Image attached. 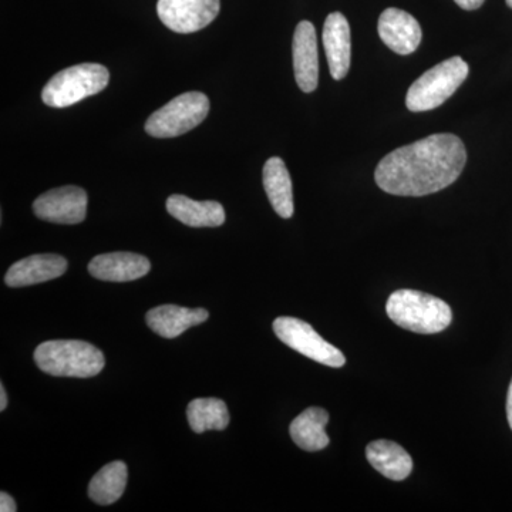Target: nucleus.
I'll return each instance as SVG.
<instances>
[{
    "label": "nucleus",
    "instance_id": "obj_1",
    "mask_svg": "<svg viewBox=\"0 0 512 512\" xmlns=\"http://www.w3.org/2000/svg\"><path fill=\"white\" fill-rule=\"evenodd\" d=\"M466 163L463 140L433 134L387 154L376 167L375 181L387 194L424 197L456 183Z\"/></svg>",
    "mask_w": 512,
    "mask_h": 512
},
{
    "label": "nucleus",
    "instance_id": "obj_2",
    "mask_svg": "<svg viewBox=\"0 0 512 512\" xmlns=\"http://www.w3.org/2000/svg\"><path fill=\"white\" fill-rule=\"evenodd\" d=\"M386 312L397 326L420 335L443 332L453 320V312L446 302L413 289L393 292L387 299Z\"/></svg>",
    "mask_w": 512,
    "mask_h": 512
},
{
    "label": "nucleus",
    "instance_id": "obj_3",
    "mask_svg": "<svg viewBox=\"0 0 512 512\" xmlns=\"http://www.w3.org/2000/svg\"><path fill=\"white\" fill-rule=\"evenodd\" d=\"M35 362L42 372L56 377L87 379L106 365L103 352L83 340H49L37 346Z\"/></svg>",
    "mask_w": 512,
    "mask_h": 512
},
{
    "label": "nucleus",
    "instance_id": "obj_4",
    "mask_svg": "<svg viewBox=\"0 0 512 512\" xmlns=\"http://www.w3.org/2000/svg\"><path fill=\"white\" fill-rule=\"evenodd\" d=\"M110 73L99 63H82L55 74L42 92L46 106L55 109L74 106L109 86Z\"/></svg>",
    "mask_w": 512,
    "mask_h": 512
},
{
    "label": "nucleus",
    "instance_id": "obj_5",
    "mask_svg": "<svg viewBox=\"0 0 512 512\" xmlns=\"http://www.w3.org/2000/svg\"><path fill=\"white\" fill-rule=\"evenodd\" d=\"M468 72V64L461 57H451L427 70L410 86L407 109L414 113L437 109L466 82Z\"/></svg>",
    "mask_w": 512,
    "mask_h": 512
},
{
    "label": "nucleus",
    "instance_id": "obj_6",
    "mask_svg": "<svg viewBox=\"0 0 512 512\" xmlns=\"http://www.w3.org/2000/svg\"><path fill=\"white\" fill-rule=\"evenodd\" d=\"M210 113V99L204 93L180 94L148 117L147 134L156 138L183 136L200 126Z\"/></svg>",
    "mask_w": 512,
    "mask_h": 512
},
{
    "label": "nucleus",
    "instance_id": "obj_7",
    "mask_svg": "<svg viewBox=\"0 0 512 512\" xmlns=\"http://www.w3.org/2000/svg\"><path fill=\"white\" fill-rule=\"evenodd\" d=\"M274 332L281 342L301 355L322 365L335 367L345 366L346 357L335 346L326 342L309 323L301 319L282 316L274 322Z\"/></svg>",
    "mask_w": 512,
    "mask_h": 512
},
{
    "label": "nucleus",
    "instance_id": "obj_8",
    "mask_svg": "<svg viewBox=\"0 0 512 512\" xmlns=\"http://www.w3.org/2000/svg\"><path fill=\"white\" fill-rule=\"evenodd\" d=\"M220 0H158L161 22L175 33L187 35L207 28L220 13Z\"/></svg>",
    "mask_w": 512,
    "mask_h": 512
},
{
    "label": "nucleus",
    "instance_id": "obj_9",
    "mask_svg": "<svg viewBox=\"0 0 512 512\" xmlns=\"http://www.w3.org/2000/svg\"><path fill=\"white\" fill-rule=\"evenodd\" d=\"M33 211L40 220L53 224H80L87 215L86 191L74 185L47 191L33 202Z\"/></svg>",
    "mask_w": 512,
    "mask_h": 512
},
{
    "label": "nucleus",
    "instance_id": "obj_10",
    "mask_svg": "<svg viewBox=\"0 0 512 512\" xmlns=\"http://www.w3.org/2000/svg\"><path fill=\"white\" fill-rule=\"evenodd\" d=\"M293 69L299 89L303 93L315 92L319 82L318 37L315 26L302 20L293 36Z\"/></svg>",
    "mask_w": 512,
    "mask_h": 512
},
{
    "label": "nucleus",
    "instance_id": "obj_11",
    "mask_svg": "<svg viewBox=\"0 0 512 512\" xmlns=\"http://www.w3.org/2000/svg\"><path fill=\"white\" fill-rule=\"evenodd\" d=\"M377 29L384 45L402 56L416 52L423 37L419 22L410 13L396 8L384 10Z\"/></svg>",
    "mask_w": 512,
    "mask_h": 512
},
{
    "label": "nucleus",
    "instance_id": "obj_12",
    "mask_svg": "<svg viewBox=\"0 0 512 512\" xmlns=\"http://www.w3.org/2000/svg\"><path fill=\"white\" fill-rule=\"evenodd\" d=\"M67 271V261L56 254H39L20 259L6 272L5 282L10 288L43 284L59 278Z\"/></svg>",
    "mask_w": 512,
    "mask_h": 512
},
{
    "label": "nucleus",
    "instance_id": "obj_13",
    "mask_svg": "<svg viewBox=\"0 0 512 512\" xmlns=\"http://www.w3.org/2000/svg\"><path fill=\"white\" fill-rule=\"evenodd\" d=\"M146 256L131 252H111L94 256L89 264L90 275L100 281L130 282L143 278L150 272Z\"/></svg>",
    "mask_w": 512,
    "mask_h": 512
},
{
    "label": "nucleus",
    "instance_id": "obj_14",
    "mask_svg": "<svg viewBox=\"0 0 512 512\" xmlns=\"http://www.w3.org/2000/svg\"><path fill=\"white\" fill-rule=\"evenodd\" d=\"M323 46L333 79H345L350 69L352 43L349 22L342 13L333 12L326 18L323 26Z\"/></svg>",
    "mask_w": 512,
    "mask_h": 512
},
{
    "label": "nucleus",
    "instance_id": "obj_15",
    "mask_svg": "<svg viewBox=\"0 0 512 512\" xmlns=\"http://www.w3.org/2000/svg\"><path fill=\"white\" fill-rule=\"evenodd\" d=\"M210 313L205 309H188L175 305H163L147 313L148 328L161 338L174 339L183 335L192 326L201 325Z\"/></svg>",
    "mask_w": 512,
    "mask_h": 512
},
{
    "label": "nucleus",
    "instance_id": "obj_16",
    "mask_svg": "<svg viewBox=\"0 0 512 512\" xmlns=\"http://www.w3.org/2000/svg\"><path fill=\"white\" fill-rule=\"evenodd\" d=\"M168 214L192 228L221 227L225 222L224 207L217 201H194L185 195H171Z\"/></svg>",
    "mask_w": 512,
    "mask_h": 512
},
{
    "label": "nucleus",
    "instance_id": "obj_17",
    "mask_svg": "<svg viewBox=\"0 0 512 512\" xmlns=\"http://www.w3.org/2000/svg\"><path fill=\"white\" fill-rule=\"evenodd\" d=\"M366 457L372 467L389 480H406L413 470L412 457L394 441H372L366 448Z\"/></svg>",
    "mask_w": 512,
    "mask_h": 512
},
{
    "label": "nucleus",
    "instance_id": "obj_18",
    "mask_svg": "<svg viewBox=\"0 0 512 512\" xmlns=\"http://www.w3.org/2000/svg\"><path fill=\"white\" fill-rule=\"evenodd\" d=\"M262 180H264L266 195H268L269 202L274 207L276 214L285 220L292 218L293 210H295L293 208L292 180L284 160L279 157L269 158L264 165Z\"/></svg>",
    "mask_w": 512,
    "mask_h": 512
},
{
    "label": "nucleus",
    "instance_id": "obj_19",
    "mask_svg": "<svg viewBox=\"0 0 512 512\" xmlns=\"http://www.w3.org/2000/svg\"><path fill=\"white\" fill-rule=\"evenodd\" d=\"M329 413L320 407H309L299 414L289 427L292 440L296 446L305 451H320L329 446V437L325 427Z\"/></svg>",
    "mask_w": 512,
    "mask_h": 512
},
{
    "label": "nucleus",
    "instance_id": "obj_20",
    "mask_svg": "<svg viewBox=\"0 0 512 512\" xmlns=\"http://www.w3.org/2000/svg\"><path fill=\"white\" fill-rule=\"evenodd\" d=\"M127 476V466L123 461L107 464L90 481L89 497L100 505L116 503L126 490Z\"/></svg>",
    "mask_w": 512,
    "mask_h": 512
},
{
    "label": "nucleus",
    "instance_id": "obj_21",
    "mask_svg": "<svg viewBox=\"0 0 512 512\" xmlns=\"http://www.w3.org/2000/svg\"><path fill=\"white\" fill-rule=\"evenodd\" d=\"M187 419L192 431L225 430L229 424L227 404L220 399H195L188 404Z\"/></svg>",
    "mask_w": 512,
    "mask_h": 512
},
{
    "label": "nucleus",
    "instance_id": "obj_22",
    "mask_svg": "<svg viewBox=\"0 0 512 512\" xmlns=\"http://www.w3.org/2000/svg\"><path fill=\"white\" fill-rule=\"evenodd\" d=\"M0 511L2 512H16L18 511V505H16L15 500L10 497L9 494L2 493L0 494Z\"/></svg>",
    "mask_w": 512,
    "mask_h": 512
},
{
    "label": "nucleus",
    "instance_id": "obj_23",
    "mask_svg": "<svg viewBox=\"0 0 512 512\" xmlns=\"http://www.w3.org/2000/svg\"><path fill=\"white\" fill-rule=\"evenodd\" d=\"M461 9L476 10L483 6L485 0H454Z\"/></svg>",
    "mask_w": 512,
    "mask_h": 512
},
{
    "label": "nucleus",
    "instance_id": "obj_24",
    "mask_svg": "<svg viewBox=\"0 0 512 512\" xmlns=\"http://www.w3.org/2000/svg\"><path fill=\"white\" fill-rule=\"evenodd\" d=\"M507 417H508V423H510V427L512 430V380L510 384V389H508V396H507Z\"/></svg>",
    "mask_w": 512,
    "mask_h": 512
},
{
    "label": "nucleus",
    "instance_id": "obj_25",
    "mask_svg": "<svg viewBox=\"0 0 512 512\" xmlns=\"http://www.w3.org/2000/svg\"><path fill=\"white\" fill-rule=\"evenodd\" d=\"M8 407V396H6L5 386H0V412H5Z\"/></svg>",
    "mask_w": 512,
    "mask_h": 512
},
{
    "label": "nucleus",
    "instance_id": "obj_26",
    "mask_svg": "<svg viewBox=\"0 0 512 512\" xmlns=\"http://www.w3.org/2000/svg\"><path fill=\"white\" fill-rule=\"evenodd\" d=\"M507 5L512 9V0H507Z\"/></svg>",
    "mask_w": 512,
    "mask_h": 512
}]
</instances>
